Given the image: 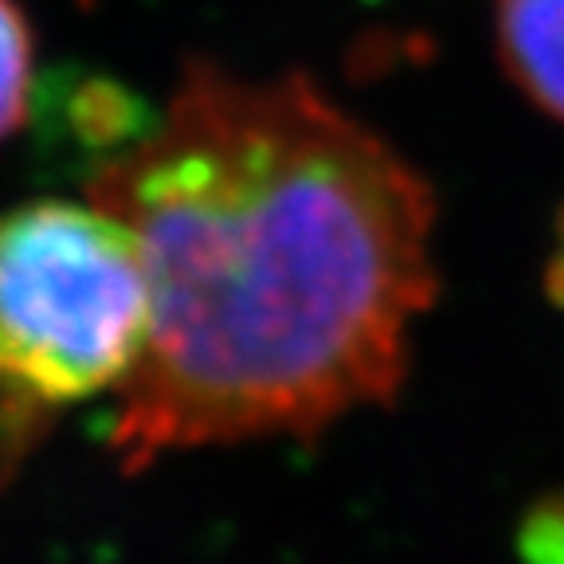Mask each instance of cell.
Instances as JSON below:
<instances>
[{
	"label": "cell",
	"instance_id": "1",
	"mask_svg": "<svg viewBox=\"0 0 564 564\" xmlns=\"http://www.w3.org/2000/svg\"><path fill=\"white\" fill-rule=\"evenodd\" d=\"M87 193L150 274V337L106 432L122 475L310 440L397 400L440 294V208L432 181L314 79L188 59Z\"/></svg>",
	"mask_w": 564,
	"mask_h": 564
},
{
	"label": "cell",
	"instance_id": "2",
	"mask_svg": "<svg viewBox=\"0 0 564 564\" xmlns=\"http://www.w3.org/2000/svg\"><path fill=\"white\" fill-rule=\"evenodd\" d=\"M150 337L138 239L95 200L0 212V490L59 415L118 392Z\"/></svg>",
	"mask_w": 564,
	"mask_h": 564
},
{
	"label": "cell",
	"instance_id": "3",
	"mask_svg": "<svg viewBox=\"0 0 564 564\" xmlns=\"http://www.w3.org/2000/svg\"><path fill=\"white\" fill-rule=\"evenodd\" d=\"M494 47L513 90L564 126V0H494Z\"/></svg>",
	"mask_w": 564,
	"mask_h": 564
},
{
	"label": "cell",
	"instance_id": "4",
	"mask_svg": "<svg viewBox=\"0 0 564 564\" xmlns=\"http://www.w3.org/2000/svg\"><path fill=\"white\" fill-rule=\"evenodd\" d=\"M35 35L17 0H0V145L32 118Z\"/></svg>",
	"mask_w": 564,
	"mask_h": 564
},
{
	"label": "cell",
	"instance_id": "5",
	"mask_svg": "<svg viewBox=\"0 0 564 564\" xmlns=\"http://www.w3.org/2000/svg\"><path fill=\"white\" fill-rule=\"evenodd\" d=\"M521 564H564V494H549L529 506L518 525Z\"/></svg>",
	"mask_w": 564,
	"mask_h": 564
}]
</instances>
